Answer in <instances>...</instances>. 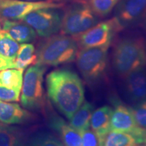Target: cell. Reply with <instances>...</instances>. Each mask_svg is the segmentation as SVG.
I'll return each instance as SVG.
<instances>
[{
  "instance_id": "cell-1",
  "label": "cell",
  "mask_w": 146,
  "mask_h": 146,
  "mask_svg": "<svg viewBox=\"0 0 146 146\" xmlns=\"http://www.w3.org/2000/svg\"><path fill=\"white\" fill-rule=\"evenodd\" d=\"M50 101L69 120L85 101V89L77 74L68 68L53 70L46 78Z\"/></svg>"
},
{
  "instance_id": "cell-2",
  "label": "cell",
  "mask_w": 146,
  "mask_h": 146,
  "mask_svg": "<svg viewBox=\"0 0 146 146\" xmlns=\"http://www.w3.org/2000/svg\"><path fill=\"white\" fill-rule=\"evenodd\" d=\"M78 46L72 36L60 34L45 38L35 51L36 63L57 66L75 60Z\"/></svg>"
},
{
  "instance_id": "cell-3",
  "label": "cell",
  "mask_w": 146,
  "mask_h": 146,
  "mask_svg": "<svg viewBox=\"0 0 146 146\" xmlns=\"http://www.w3.org/2000/svg\"><path fill=\"white\" fill-rule=\"evenodd\" d=\"M112 65L116 72L125 76L146 65V48L143 40L125 37L115 45L112 52Z\"/></svg>"
},
{
  "instance_id": "cell-4",
  "label": "cell",
  "mask_w": 146,
  "mask_h": 146,
  "mask_svg": "<svg viewBox=\"0 0 146 146\" xmlns=\"http://www.w3.org/2000/svg\"><path fill=\"white\" fill-rule=\"evenodd\" d=\"M100 18L84 0H77L64 11L60 31L69 36L79 35L99 23Z\"/></svg>"
},
{
  "instance_id": "cell-5",
  "label": "cell",
  "mask_w": 146,
  "mask_h": 146,
  "mask_svg": "<svg viewBox=\"0 0 146 146\" xmlns=\"http://www.w3.org/2000/svg\"><path fill=\"white\" fill-rule=\"evenodd\" d=\"M108 50L106 47H89L78 51L76 66L87 83H97L104 75L108 62Z\"/></svg>"
},
{
  "instance_id": "cell-6",
  "label": "cell",
  "mask_w": 146,
  "mask_h": 146,
  "mask_svg": "<svg viewBox=\"0 0 146 146\" xmlns=\"http://www.w3.org/2000/svg\"><path fill=\"white\" fill-rule=\"evenodd\" d=\"M46 66L36 63L27 69L22 86L21 104L31 110L41 109L44 104L43 75Z\"/></svg>"
},
{
  "instance_id": "cell-7",
  "label": "cell",
  "mask_w": 146,
  "mask_h": 146,
  "mask_svg": "<svg viewBox=\"0 0 146 146\" xmlns=\"http://www.w3.org/2000/svg\"><path fill=\"white\" fill-rule=\"evenodd\" d=\"M63 15L62 8H42L27 14L21 21L31 27L36 35L47 38L60 31Z\"/></svg>"
},
{
  "instance_id": "cell-8",
  "label": "cell",
  "mask_w": 146,
  "mask_h": 146,
  "mask_svg": "<svg viewBox=\"0 0 146 146\" xmlns=\"http://www.w3.org/2000/svg\"><path fill=\"white\" fill-rule=\"evenodd\" d=\"M121 29L114 18L99 22L95 26L79 35L73 36L80 48L106 47L109 48L115 36Z\"/></svg>"
},
{
  "instance_id": "cell-9",
  "label": "cell",
  "mask_w": 146,
  "mask_h": 146,
  "mask_svg": "<svg viewBox=\"0 0 146 146\" xmlns=\"http://www.w3.org/2000/svg\"><path fill=\"white\" fill-rule=\"evenodd\" d=\"M63 2L58 1H28L24 0H0V18L21 21L31 12L47 8H62Z\"/></svg>"
},
{
  "instance_id": "cell-10",
  "label": "cell",
  "mask_w": 146,
  "mask_h": 146,
  "mask_svg": "<svg viewBox=\"0 0 146 146\" xmlns=\"http://www.w3.org/2000/svg\"><path fill=\"white\" fill-rule=\"evenodd\" d=\"M112 104L114 108L111 116L110 131L130 133L141 143H145L146 133L137 127L131 108L116 100H114Z\"/></svg>"
},
{
  "instance_id": "cell-11",
  "label": "cell",
  "mask_w": 146,
  "mask_h": 146,
  "mask_svg": "<svg viewBox=\"0 0 146 146\" xmlns=\"http://www.w3.org/2000/svg\"><path fill=\"white\" fill-rule=\"evenodd\" d=\"M113 11V18L121 30L133 27L143 20L146 0H120Z\"/></svg>"
},
{
  "instance_id": "cell-12",
  "label": "cell",
  "mask_w": 146,
  "mask_h": 146,
  "mask_svg": "<svg viewBox=\"0 0 146 146\" xmlns=\"http://www.w3.org/2000/svg\"><path fill=\"white\" fill-rule=\"evenodd\" d=\"M125 89L131 102H137L146 99V70L139 69L125 76Z\"/></svg>"
},
{
  "instance_id": "cell-13",
  "label": "cell",
  "mask_w": 146,
  "mask_h": 146,
  "mask_svg": "<svg viewBox=\"0 0 146 146\" xmlns=\"http://www.w3.org/2000/svg\"><path fill=\"white\" fill-rule=\"evenodd\" d=\"M49 126L59 135L64 146H81V133L58 115L51 114Z\"/></svg>"
},
{
  "instance_id": "cell-14",
  "label": "cell",
  "mask_w": 146,
  "mask_h": 146,
  "mask_svg": "<svg viewBox=\"0 0 146 146\" xmlns=\"http://www.w3.org/2000/svg\"><path fill=\"white\" fill-rule=\"evenodd\" d=\"M32 114L18 104L0 100V123L5 125H18L29 122Z\"/></svg>"
},
{
  "instance_id": "cell-15",
  "label": "cell",
  "mask_w": 146,
  "mask_h": 146,
  "mask_svg": "<svg viewBox=\"0 0 146 146\" xmlns=\"http://www.w3.org/2000/svg\"><path fill=\"white\" fill-rule=\"evenodd\" d=\"M2 30L19 43H31L36 38V33L34 29L21 20L3 19Z\"/></svg>"
},
{
  "instance_id": "cell-16",
  "label": "cell",
  "mask_w": 146,
  "mask_h": 146,
  "mask_svg": "<svg viewBox=\"0 0 146 146\" xmlns=\"http://www.w3.org/2000/svg\"><path fill=\"white\" fill-rule=\"evenodd\" d=\"M112 113V108L108 106L100 107L94 111L90 121L91 130L102 137H104L110 131Z\"/></svg>"
},
{
  "instance_id": "cell-17",
  "label": "cell",
  "mask_w": 146,
  "mask_h": 146,
  "mask_svg": "<svg viewBox=\"0 0 146 146\" xmlns=\"http://www.w3.org/2000/svg\"><path fill=\"white\" fill-rule=\"evenodd\" d=\"M94 108L92 104L85 100L69 120V124L80 133L89 129L91 118L94 111Z\"/></svg>"
},
{
  "instance_id": "cell-18",
  "label": "cell",
  "mask_w": 146,
  "mask_h": 146,
  "mask_svg": "<svg viewBox=\"0 0 146 146\" xmlns=\"http://www.w3.org/2000/svg\"><path fill=\"white\" fill-rule=\"evenodd\" d=\"M25 139L19 128L0 124V146H24Z\"/></svg>"
},
{
  "instance_id": "cell-19",
  "label": "cell",
  "mask_w": 146,
  "mask_h": 146,
  "mask_svg": "<svg viewBox=\"0 0 146 146\" xmlns=\"http://www.w3.org/2000/svg\"><path fill=\"white\" fill-rule=\"evenodd\" d=\"M141 144V141L132 134L110 131L104 137L102 146H135Z\"/></svg>"
},
{
  "instance_id": "cell-20",
  "label": "cell",
  "mask_w": 146,
  "mask_h": 146,
  "mask_svg": "<svg viewBox=\"0 0 146 146\" xmlns=\"http://www.w3.org/2000/svg\"><path fill=\"white\" fill-rule=\"evenodd\" d=\"M35 48L31 43H21L18 51L15 62V68L24 70L29 66L36 64Z\"/></svg>"
},
{
  "instance_id": "cell-21",
  "label": "cell",
  "mask_w": 146,
  "mask_h": 146,
  "mask_svg": "<svg viewBox=\"0 0 146 146\" xmlns=\"http://www.w3.org/2000/svg\"><path fill=\"white\" fill-rule=\"evenodd\" d=\"M24 146H64L54 134L47 131H38L26 138Z\"/></svg>"
},
{
  "instance_id": "cell-22",
  "label": "cell",
  "mask_w": 146,
  "mask_h": 146,
  "mask_svg": "<svg viewBox=\"0 0 146 146\" xmlns=\"http://www.w3.org/2000/svg\"><path fill=\"white\" fill-rule=\"evenodd\" d=\"M23 71L16 68L0 71V83L9 89L21 91L23 82Z\"/></svg>"
},
{
  "instance_id": "cell-23",
  "label": "cell",
  "mask_w": 146,
  "mask_h": 146,
  "mask_svg": "<svg viewBox=\"0 0 146 146\" xmlns=\"http://www.w3.org/2000/svg\"><path fill=\"white\" fill-rule=\"evenodd\" d=\"M20 45L8 33L0 31V55L5 58L15 62Z\"/></svg>"
},
{
  "instance_id": "cell-24",
  "label": "cell",
  "mask_w": 146,
  "mask_h": 146,
  "mask_svg": "<svg viewBox=\"0 0 146 146\" xmlns=\"http://www.w3.org/2000/svg\"><path fill=\"white\" fill-rule=\"evenodd\" d=\"M98 17L108 16L120 0H84Z\"/></svg>"
},
{
  "instance_id": "cell-25",
  "label": "cell",
  "mask_w": 146,
  "mask_h": 146,
  "mask_svg": "<svg viewBox=\"0 0 146 146\" xmlns=\"http://www.w3.org/2000/svg\"><path fill=\"white\" fill-rule=\"evenodd\" d=\"M137 127L146 133V99L131 108Z\"/></svg>"
},
{
  "instance_id": "cell-26",
  "label": "cell",
  "mask_w": 146,
  "mask_h": 146,
  "mask_svg": "<svg viewBox=\"0 0 146 146\" xmlns=\"http://www.w3.org/2000/svg\"><path fill=\"white\" fill-rule=\"evenodd\" d=\"M81 146H102L104 138L91 129L81 133Z\"/></svg>"
},
{
  "instance_id": "cell-27",
  "label": "cell",
  "mask_w": 146,
  "mask_h": 146,
  "mask_svg": "<svg viewBox=\"0 0 146 146\" xmlns=\"http://www.w3.org/2000/svg\"><path fill=\"white\" fill-rule=\"evenodd\" d=\"M21 91L9 89L0 83V100L3 102H13L19 100Z\"/></svg>"
},
{
  "instance_id": "cell-28",
  "label": "cell",
  "mask_w": 146,
  "mask_h": 146,
  "mask_svg": "<svg viewBox=\"0 0 146 146\" xmlns=\"http://www.w3.org/2000/svg\"><path fill=\"white\" fill-rule=\"evenodd\" d=\"M9 68H15L14 62L5 58L0 55V71Z\"/></svg>"
},
{
  "instance_id": "cell-29",
  "label": "cell",
  "mask_w": 146,
  "mask_h": 146,
  "mask_svg": "<svg viewBox=\"0 0 146 146\" xmlns=\"http://www.w3.org/2000/svg\"><path fill=\"white\" fill-rule=\"evenodd\" d=\"M24 1H58V2H62L64 0H24Z\"/></svg>"
},
{
  "instance_id": "cell-30",
  "label": "cell",
  "mask_w": 146,
  "mask_h": 146,
  "mask_svg": "<svg viewBox=\"0 0 146 146\" xmlns=\"http://www.w3.org/2000/svg\"><path fill=\"white\" fill-rule=\"evenodd\" d=\"M143 23H144V26H145V29H146V11H145V15L143 16Z\"/></svg>"
},
{
  "instance_id": "cell-31",
  "label": "cell",
  "mask_w": 146,
  "mask_h": 146,
  "mask_svg": "<svg viewBox=\"0 0 146 146\" xmlns=\"http://www.w3.org/2000/svg\"><path fill=\"white\" fill-rule=\"evenodd\" d=\"M2 23H3V19L0 18V31L2 30Z\"/></svg>"
},
{
  "instance_id": "cell-32",
  "label": "cell",
  "mask_w": 146,
  "mask_h": 146,
  "mask_svg": "<svg viewBox=\"0 0 146 146\" xmlns=\"http://www.w3.org/2000/svg\"><path fill=\"white\" fill-rule=\"evenodd\" d=\"M135 146H146L145 145H135Z\"/></svg>"
},
{
  "instance_id": "cell-33",
  "label": "cell",
  "mask_w": 146,
  "mask_h": 146,
  "mask_svg": "<svg viewBox=\"0 0 146 146\" xmlns=\"http://www.w3.org/2000/svg\"><path fill=\"white\" fill-rule=\"evenodd\" d=\"M145 145H146V141H145Z\"/></svg>"
},
{
  "instance_id": "cell-34",
  "label": "cell",
  "mask_w": 146,
  "mask_h": 146,
  "mask_svg": "<svg viewBox=\"0 0 146 146\" xmlns=\"http://www.w3.org/2000/svg\"><path fill=\"white\" fill-rule=\"evenodd\" d=\"M145 48H146V46H145Z\"/></svg>"
}]
</instances>
